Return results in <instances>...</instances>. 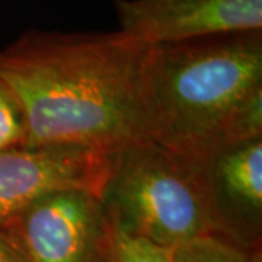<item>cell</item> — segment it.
I'll return each mask as SVG.
<instances>
[{
	"instance_id": "cell-1",
	"label": "cell",
	"mask_w": 262,
	"mask_h": 262,
	"mask_svg": "<svg viewBox=\"0 0 262 262\" xmlns=\"http://www.w3.org/2000/svg\"><path fill=\"white\" fill-rule=\"evenodd\" d=\"M149 47L121 31L19 35L0 51V80L20 114L22 146L114 156L153 141L141 86Z\"/></svg>"
},
{
	"instance_id": "cell-2",
	"label": "cell",
	"mask_w": 262,
	"mask_h": 262,
	"mask_svg": "<svg viewBox=\"0 0 262 262\" xmlns=\"http://www.w3.org/2000/svg\"><path fill=\"white\" fill-rule=\"evenodd\" d=\"M141 86L153 141L182 158L262 139V29L150 46Z\"/></svg>"
},
{
	"instance_id": "cell-3",
	"label": "cell",
	"mask_w": 262,
	"mask_h": 262,
	"mask_svg": "<svg viewBox=\"0 0 262 262\" xmlns=\"http://www.w3.org/2000/svg\"><path fill=\"white\" fill-rule=\"evenodd\" d=\"M105 210L125 232L165 249L206 234H225L203 162L158 143L114 155Z\"/></svg>"
},
{
	"instance_id": "cell-4",
	"label": "cell",
	"mask_w": 262,
	"mask_h": 262,
	"mask_svg": "<svg viewBox=\"0 0 262 262\" xmlns=\"http://www.w3.org/2000/svg\"><path fill=\"white\" fill-rule=\"evenodd\" d=\"M0 233L24 262H106V210L91 191L42 196Z\"/></svg>"
},
{
	"instance_id": "cell-5",
	"label": "cell",
	"mask_w": 262,
	"mask_h": 262,
	"mask_svg": "<svg viewBox=\"0 0 262 262\" xmlns=\"http://www.w3.org/2000/svg\"><path fill=\"white\" fill-rule=\"evenodd\" d=\"M113 158L80 147L0 150V232L42 196L67 189L91 191L103 198Z\"/></svg>"
},
{
	"instance_id": "cell-6",
	"label": "cell",
	"mask_w": 262,
	"mask_h": 262,
	"mask_svg": "<svg viewBox=\"0 0 262 262\" xmlns=\"http://www.w3.org/2000/svg\"><path fill=\"white\" fill-rule=\"evenodd\" d=\"M120 29L147 46L262 29V0H114Z\"/></svg>"
},
{
	"instance_id": "cell-7",
	"label": "cell",
	"mask_w": 262,
	"mask_h": 262,
	"mask_svg": "<svg viewBox=\"0 0 262 262\" xmlns=\"http://www.w3.org/2000/svg\"><path fill=\"white\" fill-rule=\"evenodd\" d=\"M203 163L225 234L244 246L258 248L262 214V139L234 146Z\"/></svg>"
},
{
	"instance_id": "cell-8",
	"label": "cell",
	"mask_w": 262,
	"mask_h": 262,
	"mask_svg": "<svg viewBox=\"0 0 262 262\" xmlns=\"http://www.w3.org/2000/svg\"><path fill=\"white\" fill-rule=\"evenodd\" d=\"M172 262H262L259 248H249L223 234H206L172 249Z\"/></svg>"
},
{
	"instance_id": "cell-9",
	"label": "cell",
	"mask_w": 262,
	"mask_h": 262,
	"mask_svg": "<svg viewBox=\"0 0 262 262\" xmlns=\"http://www.w3.org/2000/svg\"><path fill=\"white\" fill-rule=\"evenodd\" d=\"M108 217V255L106 262H172V251L160 248L125 232L117 220Z\"/></svg>"
},
{
	"instance_id": "cell-10",
	"label": "cell",
	"mask_w": 262,
	"mask_h": 262,
	"mask_svg": "<svg viewBox=\"0 0 262 262\" xmlns=\"http://www.w3.org/2000/svg\"><path fill=\"white\" fill-rule=\"evenodd\" d=\"M24 144V124L18 106L0 80V150Z\"/></svg>"
},
{
	"instance_id": "cell-11",
	"label": "cell",
	"mask_w": 262,
	"mask_h": 262,
	"mask_svg": "<svg viewBox=\"0 0 262 262\" xmlns=\"http://www.w3.org/2000/svg\"><path fill=\"white\" fill-rule=\"evenodd\" d=\"M0 262H24L0 233Z\"/></svg>"
}]
</instances>
